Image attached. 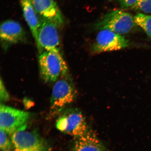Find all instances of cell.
<instances>
[{"label":"cell","instance_id":"cell-1","mask_svg":"<svg viewBox=\"0 0 151 151\" xmlns=\"http://www.w3.org/2000/svg\"><path fill=\"white\" fill-rule=\"evenodd\" d=\"M39 54L40 71L45 82L55 83L68 75L67 64L60 52L45 51Z\"/></svg>","mask_w":151,"mask_h":151},{"label":"cell","instance_id":"cell-2","mask_svg":"<svg viewBox=\"0 0 151 151\" xmlns=\"http://www.w3.org/2000/svg\"><path fill=\"white\" fill-rule=\"evenodd\" d=\"M67 76L58 79L53 87L50 102V116L59 114L76 99V92Z\"/></svg>","mask_w":151,"mask_h":151},{"label":"cell","instance_id":"cell-3","mask_svg":"<svg viewBox=\"0 0 151 151\" xmlns=\"http://www.w3.org/2000/svg\"><path fill=\"white\" fill-rule=\"evenodd\" d=\"M134 17L131 14L117 10L105 15L94 25L95 29L108 30L119 35L130 32L135 26Z\"/></svg>","mask_w":151,"mask_h":151},{"label":"cell","instance_id":"cell-4","mask_svg":"<svg viewBox=\"0 0 151 151\" xmlns=\"http://www.w3.org/2000/svg\"><path fill=\"white\" fill-rule=\"evenodd\" d=\"M56 127L59 131L78 138L84 135L88 130L86 119L78 109H67L58 118Z\"/></svg>","mask_w":151,"mask_h":151},{"label":"cell","instance_id":"cell-5","mask_svg":"<svg viewBox=\"0 0 151 151\" xmlns=\"http://www.w3.org/2000/svg\"><path fill=\"white\" fill-rule=\"evenodd\" d=\"M11 135L14 151H50L47 142L37 131L25 128Z\"/></svg>","mask_w":151,"mask_h":151},{"label":"cell","instance_id":"cell-6","mask_svg":"<svg viewBox=\"0 0 151 151\" xmlns=\"http://www.w3.org/2000/svg\"><path fill=\"white\" fill-rule=\"evenodd\" d=\"M29 117L26 111L2 104L0 106V128L8 134L26 128Z\"/></svg>","mask_w":151,"mask_h":151},{"label":"cell","instance_id":"cell-7","mask_svg":"<svg viewBox=\"0 0 151 151\" xmlns=\"http://www.w3.org/2000/svg\"><path fill=\"white\" fill-rule=\"evenodd\" d=\"M58 27L50 21L42 19L35 41L39 53L45 51L60 52Z\"/></svg>","mask_w":151,"mask_h":151},{"label":"cell","instance_id":"cell-8","mask_svg":"<svg viewBox=\"0 0 151 151\" xmlns=\"http://www.w3.org/2000/svg\"><path fill=\"white\" fill-rule=\"evenodd\" d=\"M129 41L121 35L108 30H101L92 47L94 53L113 51L126 48Z\"/></svg>","mask_w":151,"mask_h":151},{"label":"cell","instance_id":"cell-9","mask_svg":"<svg viewBox=\"0 0 151 151\" xmlns=\"http://www.w3.org/2000/svg\"><path fill=\"white\" fill-rule=\"evenodd\" d=\"M26 37L23 28L16 21L7 20L1 24L0 37L2 46L5 50L12 45L25 42Z\"/></svg>","mask_w":151,"mask_h":151},{"label":"cell","instance_id":"cell-10","mask_svg":"<svg viewBox=\"0 0 151 151\" xmlns=\"http://www.w3.org/2000/svg\"><path fill=\"white\" fill-rule=\"evenodd\" d=\"M38 15L42 19L53 22L58 28L64 22V17L54 0H30Z\"/></svg>","mask_w":151,"mask_h":151},{"label":"cell","instance_id":"cell-11","mask_svg":"<svg viewBox=\"0 0 151 151\" xmlns=\"http://www.w3.org/2000/svg\"><path fill=\"white\" fill-rule=\"evenodd\" d=\"M74 151H106L101 142L93 132L89 130L78 138L74 146Z\"/></svg>","mask_w":151,"mask_h":151},{"label":"cell","instance_id":"cell-12","mask_svg":"<svg viewBox=\"0 0 151 151\" xmlns=\"http://www.w3.org/2000/svg\"><path fill=\"white\" fill-rule=\"evenodd\" d=\"M20 1L24 17L36 41L41 20L30 0H20Z\"/></svg>","mask_w":151,"mask_h":151},{"label":"cell","instance_id":"cell-13","mask_svg":"<svg viewBox=\"0 0 151 151\" xmlns=\"http://www.w3.org/2000/svg\"><path fill=\"white\" fill-rule=\"evenodd\" d=\"M134 20L135 24L142 28L151 38V15L138 14L134 17Z\"/></svg>","mask_w":151,"mask_h":151},{"label":"cell","instance_id":"cell-14","mask_svg":"<svg viewBox=\"0 0 151 151\" xmlns=\"http://www.w3.org/2000/svg\"><path fill=\"white\" fill-rule=\"evenodd\" d=\"M8 134L4 130H0V148L2 151H11L13 149L12 140L9 139Z\"/></svg>","mask_w":151,"mask_h":151},{"label":"cell","instance_id":"cell-15","mask_svg":"<svg viewBox=\"0 0 151 151\" xmlns=\"http://www.w3.org/2000/svg\"><path fill=\"white\" fill-rule=\"evenodd\" d=\"M133 8L139 9L146 14H150L151 0H139Z\"/></svg>","mask_w":151,"mask_h":151},{"label":"cell","instance_id":"cell-16","mask_svg":"<svg viewBox=\"0 0 151 151\" xmlns=\"http://www.w3.org/2000/svg\"><path fill=\"white\" fill-rule=\"evenodd\" d=\"M0 98L1 101L5 102L8 101L10 99L9 94L6 89L5 87L3 82L1 80V87H0Z\"/></svg>","mask_w":151,"mask_h":151},{"label":"cell","instance_id":"cell-17","mask_svg":"<svg viewBox=\"0 0 151 151\" xmlns=\"http://www.w3.org/2000/svg\"><path fill=\"white\" fill-rule=\"evenodd\" d=\"M137 0H119L121 6L123 8L133 7L137 3Z\"/></svg>","mask_w":151,"mask_h":151},{"label":"cell","instance_id":"cell-18","mask_svg":"<svg viewBox=\"0 0 151 151\" xmlns=\"http://www.w3.org/2000/svg\"><path fill=\"white\" fill-rule=\"evenodd\" d=\"M109 1H112V0H109Z\"/></svg>","mask_w":151,"mask_h":151},{"label":"cell","instance_id":"cell-19","mask_svg":"<svg viewBox=\"0 0 151 151\" xmlns=\"http://www.w3.org/2000/svg\"><path fill=\"white\" fill-rule=\"evenodd\" d=\"M139 1V0H137V1Z\"/></svg>","mask_w":151,"mask_h":151}]
</instances>
